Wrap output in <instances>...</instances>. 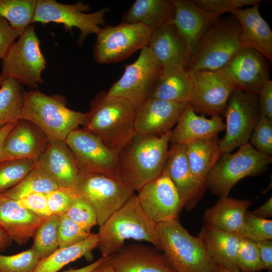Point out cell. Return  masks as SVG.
<instances>
[{
	"label": "cell",
	"mask_w": 272,
	"mask_h": 272,
	"mask_svg": "<svg viewBox=\"0 0 272 272\" xmlns=\"http://www.w3.org/2000/svg\"><path fill=\"white\" fill-rule=\"evenodd\" d=\"M136 111L128 101L101 91L91 103L83 128L118 155L136 134Z\"/></svg>",
	"instance_id": "6da1fadb"
},
{
	"label": "cell",
	"mask_w": 272,
	"mask_h": 272,
	"mask_svg": "<svg viewBox=\"0 0 272 272\" xmlns=\"http://www.w3.org/2000/svg\"><path fill=\"white\" fill-rule=\"evenodd\" d=\"M171 131L160 136L136 134L119 153V177L133 192L162 173Z\"/></svg>",
	"instance_id": "7a4b0ae2"
},
{
	"label": "cell",
	"mask_w": 272,
	"mask_h": 272,
	"mask_svg": "<svg viewBox=\"0 0 272 272\" xmlns=\"http://www.w3.org/2000/svg\"><path fill=\"white\" fill-rule=\"evenodd\" d=\"M246 47L240 27L232 15L219 17L206 28L191 50L184 71L188 74L222 69L241 49Z\"/></svg>",
	"instance_id": "3957f363"
},
{
	"label": "cell",
	"mask_w": 272,
	"mask_h": 272,
	"mask_svg": "<svg viewBox=\"0 0 272 272\" xmlns=\"http://www.w3.org/2000/svg\"><path fill=\"white\" fill-rule=\"evenodd\" d=\"M97 234V248L103 257L119 250L128 239L147 241L160 251L157 224L145 214L134 193L99 226Z\"/></svg>",
	"instance_id": "277c9868"
},
{
	"label": "cell",
	"mask_w": 272,
	"mask_h": 272,
	"mask_svg": "<svg viewBox=\"0 0 272 272\" xmlns=\"http://www.w3.org/2000/svg\"><path fill=\"white\" fill-rule=\"evenodd\" d=\"M24 97L20 119L36 124L49 140L64 141L71 132L85 124L86 113L69 109L62 95L49 96L36 89L24 90Z\"/></svg>",
	"instance_id": "5b68a950"
},
{
	"label": "cell",
	"mask_w": 272,
	"mask_h": 272,
	"mask_svg": "<svg viewBox=\"0 0 272 272\" xmlns=\"http://www.w3.org/2000/svg\"><path fill=\"white\" fill-rule=\"evenodd\" d=\"M157 232L160 251L176 272H218L200 239L191 235L178 219L157 224Z\"/></svg>",
	"instance_id": "8992f818"
},
{
	"label": "cell",
	"mask_w": 272,
	"mask_h": 272,
	"mask_svg": "<svg viewBox=\"0 0 272 272\" xmlns=\"http://www.w3.org/2000/svg\"><path fill=\"white\" fill-rule=\"evenodd\" d=\"M271 162L272 156L259 152L248 143L234 154L221 155L208 176L207 189L219 197H228L239 180L261 174Z\"/></svg>",
	"instance_id": "52a82bcc"
},
{
	"label": "cell",
	"mask_w": 272,
	"mask_h": 272,
	"mask_svg": "<svg viewBox=\"0 0 272 272\" xmlns=\"http://www.w3.org/2000/svg\"><path fill=\"white\" fill-rule=\"evenodd\" d=\"M73 189L78 196L86 200L94 208L99 226L134 193L119 176L80 171Z\"/></svg>",
	"instance_id": "ba28073f"
},
{
	"label": "cell",
	"mask_w": 272,
	"mask_h": 272,
	"mask_svg": "<svg viewBox=\"0 0 272 272\" xmlns=\"http://www.w3.org/2000/svg\"><path fill=\"white\" fill-rule=\"evenodd\" d=\"M31 24L19 36L3 60L2 74L19 84L36 90L43 80L41 74L46 61L41 52L40 41Z\"/></svg>",
	"instance_id": "9c48e42d"
},
{
	"label": "cell",
	"mask_w": 272,
	"mask_h": 272,
	"mask_svg": "<svg viewBox=\"0 0 272 272\" xmlns=\"http://www.w3.org/2000/svg\"><path fill=\"white\" fill-rule=\"evenodd\" d=\"M152 29L138 23H125L101 28L93 50L99 64L120 62L147 46Z\"/></svg>",
	"instance_id": "30bf717a"
},
{
	"label": "cell",
	"mask_w": 272,
	"mask_h": 272,
	"mask_svg": "<svg viewBox=\"0 0 272 272\" xmlns=\"http://www.w3.org/2000/svg\"><path fill=\"white\" fill-rule=\"evenodd\" d=\"M90 9V6L82 2L68 5L54 0H37L32 23L62 24L66 31L77 28L80 31L78 44L81 46L89 35L99 32L100 26L105 24L106 14L109 10L103 8L92 13H85Z\"/></svg>",
	"instance_id": "8fae6325"
},
{
	"label": "cell",
	"mask_w": 272,
	"mask_h": 272,
	"mask_svg": "<svg viewBox=\"0 0 272 272\" xmlns=\"http://www.w3.org/2000/svg\"><path fill=\"white\" fill-rule=\"evenodd\" d=\"M226 133L219 140L221 154L230 153L248 143L261 116L256 94L234 90L224 112Z\"/></svg>",
	"instance_id": "7c38bea8"
},
{
	"label": "cell",
	"mask_w": 272,
	"mask_h": 272,
	"mask_svg": "<svg viewBox=\"0 0 272 272\" xmlns=\"http://www.w3.org/2000/svg\"><path fill=\"white\" fill-rule=\"evenodd\" d=\"M162 68L149 48L145 47L134 62L125 66L122 76L107 93L128 101L137 109L149 98Z\"/></svg>",
	"instance_id": "4fadbf2b"
},
{
	"label": "cell",
	"mask_w": 272,
	"mask_h": 272,
	"mask_svg": "<svg viewBox=\"0 0 272 272\" xmlns=\"http://www.w3.org/2000/svg\"><path fill=\"white\" fill-rule=\"evenodd\" d=\"M64 141L79 171L119 176L118 155L95 134L84 128H78L71 132Z\"/></svg>",
	"instance_id": "5bb4252c"
},
{
	"label": "cell",
	"mask_w": 272,
	"mask_h": 272,
	"mask_svg": "<svg viewBox=\"0 0 272 272\" xmlns=\"http://www.w3.org/2000/svg\"><path fill=\"white\" fill-rule=\"evenodd\" d=\"M189 75L192 89L187 103L193 110L211 116L224 114L228 100L235 90L228 78L220 70H202Z\"/></svg>",
	"instance_id": "9a60e30c"
},
{
	"label": "cell",
	"mask_w": 272,
	"mask_h": 272,
	"mask_svg": "<svg viewBox=\"0 0 272 272\" xmlns=\"http://www.w3.org/2000/svg\"><path fill=\"white\" fill-rule=\"evenodd\" d=\"M138 192L140 206L152 222L157 224L178 219L183 204L177 189L165 172Z\"/></svg>",
	"instance_id": "2e32d148"
},
{
	"label": "cell",
	"mask_w": 272,
	"mask_h": 272,
	"mask_svg": "<svg viewBox=\"0 0 272 272\" xmlns=\"http://www.w3.org/2000/svg\"><path fill=\"white\" fill-rule=\"evenodd\" d=\"M270 62L255 49L244 47L220 70L231 81L235 90L257 94L269 80Z\"/></svg>",
	"instance_id": "e0dca14e"
},
{
	"label": "cell",
	"mask_w": 272,
	"mask_h": 272,
	"mask_svg": "<svg viewBox=\"0 0 272 272\" xmlns=\"http://www.w3.org/2000/svg\"><path fill=\"white\" fill-rule=\"evenodd\" d=\"M49 141L36 124L20 119L5 139L0 153V162L22 159L36 160L45 150Z\"/></svg>",
	"instance_id": "ac0fdd59"
},
{
	"label": "cell",
	"mask_w": 272,
	"mask_h": 272,
	"mask_svg": "<svg viewBox=\"0 0 272 272\" xmlns=\"http://www.w3.org/2000/svg\"><path fill=\"white\" fill-rule=\"evenodd\" d=\"M185 103L147 99L137 108V134L160 136L177 123Z\"/></svg>",
	"instance_id": "d6986e66"
},
{
	"label": "cell",
	"mask_w": 272,
	"mask_h": 272,
	"mask_svg": "<svg viewBox=\"0 0 272 272\" xmlns=\"http://www.w3.org/2000/svg\"><path fill=\"white\" fill-rule=\"evenodd\" d=\"M107 260L116 272H176L154 246L124 245Z\"/></svg>",
	"instance_id": "ffe728a7"
},
{
	"label": "cell",
	"mask_w": 272,
	"mask_h": 272,
	"mask_svg": "<svg viewBox=\"0 0 272 272\" xmlns=\"http://www.w3.org/2000/svg\"><path fill=\"white\" fill-rule=\"evenodd\" d=\"M163 171L177 189L183 208L187 211L193 209L204 193L190 170L185 145L171 144Z\"/></svg>",
	"instance_id": "44dd1931"
},
{
	"label": "cell",
	"mask_w": 272,
	"mask_h": 272,
	"mask_svg": "<svg viewBox=\"0 0 272 272\" xmlns=\"http://www.w3.org/2000/svg\"><path fill=\"white\" fill-rule=\"evenodd\" d=\"M147 47L163 67L184 69L188 49L173 23L152 29Z\"/></svg>",
	"instance_id": "7402d4cb"
},
{
	"label": "cell",
	"mask_w": 272,
	"mask_h": 272,
	"mask_svg": "<svg viewBox=\"0 0 272 272\" xmlns=\"http://www.w3.org/2000/svg\"><path fill=\"white\" fill-rule=\"evenodd\" d=\"M35 167L44 171L59 187L73 188L79 170L74 158L64 141L49 140Z\"/></svg>",
	"instance_id": "603a6c76"
},
{
	"label": "cell",
	"mask_w": 272,
	"mask_h": 272,
	"mask_svg": "<svg viewBox=\"0 0 272 272\" xmlns=\"http://www.w3.org/2000/svg\"><path fill=\"white\" fill-rule=\"evenodd\" d=\"M42 220L17 200L0 195V227L12 241L19 245L25 244L33 237Z\"/></svg>",
	"instance_id": "cb8c5ba5"
},
{
	"label": "cell",
	"mask_w": 272,
	"mask_h": 272,
	"mask_svg": "<svg viewBox=\"0 0 272 272\" xmlns=\"http://www.w3.org/2000/svg\"><path fill=\"white\" fill-rule=\"evenodd\" d=\"M225 128L221 116H213L211 118L198 116L186 103L175 127L171 131L169 143L186 145L197 139L217 136Z\"/></svg>",
	"instance_id": "d4e9b609"
},
{
	"label": "cell",
	"mask_w": 272,
	"mask_h": 272,
	"mask_svg": "<svg viewBox=\"0 0 272 272\" xmlns=\"http://www.w3.org/2000/svg\"><path fill=\"white\" fill-rule=\"evenodd\" d=\"M259 5L231 11L237 21L246 47L255 49L272 60V31L259 11Z\"/></svg>",
	"instance_id": "484cf974"
},
{
	"label": "cell",
	"mask_w": 272,
	"mask_h": 272,
	"mask_svg": "<svg viewBox=\"0 0 272 272\" xmlns=\"http://www.w3.org/2000/svg\"><path fill=\"white\" fill-rule=\"evenodd\" d=\"M173 2L175 7L173 23L185 40L189 55L208 26L220 16L201 9L192 0H173Z\"/></svg>",
	"instance_id": "4316f807"
},
{
	"label": "cell",
	"mask_w": 272,
	"mask_h": 272,
	"mask_svg": "<svg viewBox=\"0 0 272 272\" xmlns=\"http://www.w3.org/2000/svg\"><path fill=\"white\" fill-rule=\"evenodd\" d=\"M198 237L218 265L238 267L237 255L242 237L212 226H202Z\"/></svg>",
	"instance_id": "83f0119b"
},
{
	"label": "cell",
	"mask_w": 272,
	"mask_h": 272,
	"mask_svg": "<svg viewBox=\"0 0 272 272\" xmlns=\"http://www.w3.org/2000/svg\"><path fill=\"white\" fill-rule=\"evenodd\" d=\"M252 203L248 199L220 197L213 206L206 209L202 219L206 224L239 235L247 210Z\"/></svg>",
	"instance_id": "f1b7e54d"
},
{
	"label": "cell",
	"mask_w": 272,
	"mask_h": 272,
	"mask_svg": "<svg viewBox=\"0 0 272 272\" xmlns=\"http://www.w3.org/2000/svg\"><path fill=\"white\" fill-rule=\"evenodd\" d=\"M188 165L199 187L204 193L208 176L221 153L217 136L202 138L185 145Z\"/></svg>",
	"instance_id": "f546056e"
},
{
	"label": "cell",
	"mask_w": 272,
	"mask_h": 272,
	"mask_svg": "<svg viewBox=\"0 0 272 272\" xmlns=\"http://www.w3.org/2000/svg\"><path fill=\"white\" fill-rule=\"evenodd\" d=\"M174 15L173 0H136L121 22L141 23L153 29L173 23Z\"/></svg>",
	"instance_id": "4dcf8cb0"
},
{
	"label": "cell",
	"mask_w": 272,
	"mask_h": 272,
	"mask_svg": "<svg viewBox=\"0 0 272 272\" xmlns=\"http://www.w3.org/2000/svg\"><path fill=\"white\" fill-rule=\"evenodd\" d=\"M192 89L191 78L184 70L162 67L149 98L186 103Z\"/></svg>",
	"instance_id": "1f68e13d"
},
{
	"label": "cell",
	"mask_w": 272,
	"mask_h": 272,
	"mask_svg": "<svg viewBox=\"0 0 272 272\" xmlns=\"http://www.w3.org/2000/svg\"><path fill=\"white\" fill-rule=\"evenodd\" d=\"M97 233H91L85 240L76 244L58 248L47 257L41 259L33 272H57L66 265L81 258L88 256L97 248Z\"/></svg>",
	"instance_id": "d6a6232c"
},
{
	"label": "cell",
	"mask_w": 272,
	"mask_h": 272,
	"mask_svg": "<svg viewBox=\"0 0 272 272\" xmlns=\"http://www.w3.org/2000/svg\"><path fill=\"white\" fill-rule=\"evenodd\" d=\"M24 92L21 85L10 78H7L1 85L0 128L20 119Z\"/></svg>",
	"instance_id": "836d02e7"
},
{
	"label": "cell",
	"mask_w": 272,
	"mask_h": 272,
	"mask_svg": "<svg viewBox=\"0 0 272 272\" xmlns=\"http://www.w3.org/2000/svg\"><path fill=\"white\" fill-rule=\"evenodd\" d=\"M37 0H0V17L20 35L32 23Z\"/></svg>",
	"instance_id": "e575fe53"
},
{
	"label": "cell",
	"mask_w": 272,
	"mask_h": 272,
	"mask_svg": "<svg viewBox=\"0 0 272 272\" xmlns=\"http://www.w3.org/2000/svg\"><path fill=\"white\" fill-rule=\"evenodd\" d=\"M58 187L44 171L35 167L18 184L2 195L17 200L31 193H47Z\"/></svg>",
	"instance_id": "d590c367"
},
{
	"label": "cell",
	"mask_w": 272,
	"mask_h": 272,
	"mask_svg": "<svg viewBox=\"0 0 272 272\" xmlns=\"http://www.w3.org/2000/svg\"><path fill=\"white\" fill-rule=\"evenodd\" d=\"M59 216L51 215L43 218L36 230L31 247L41 260L59 248L58 225Z\"/></svg>",
	"instance_id": "8d00e7d4"
},
{
	"label": "cell",
	"mask_w": 272,
	"mask_h": 272,
	"mask_svg": "<svg viewBox=\"0 0 272 272\" xmlns=\"http://www.w3.org/2000/svg\"><path fill=\"white\" fill-rule=\"evenodd\" d=\"M35 160L15 159L0 162V195L18 184L35 167Z\"/></svg>",
	"instance_id": "74e56055"
},
{
	"label": "cell",
	"mask_w": 272,
	"mask_h": 272,
	"mask_svg": "<svg viewBox=\"0 0 272 272\" xmlns=\"http://www.w3.org/2000/svg\"><path fill=\"white\" fill-rule=\"evenodd\" d=\"M239 235L254 242L272 239V220L256 217L247 211Z\"/></svg>",
	"instance_id": "f35d334b"
},
{
	"label": "cell",
	"mask_w": 272,
	"mask_h": 272,
	"mask_svg": "<svg viewBox=\"0 0 272 272\" xmlns=\"http://www.w3.org/2000/svg\"><path fill=\"white\" fill-rule=\"evenodd\" d=\"M40 260L32 248L14 255L0 254V272H33Z\"/></svg>",
	"instance_id": "ab89813d"
},
{
	"label": "cell",
	"mask_w": 272,
	"mask_h": 272,
	"mask_svg": "<svg viewBox=\"0 0 272 272\" xmlns=\"http://www.w3.org/2000/svg\"><path fill=\"white\" fill-rule=\"evenodd\" d=\"M74 223L87 232L97 225V216L92 205L77 195L65 213Z\"/></svg>",
	"instance_id": "60d3db41"
},
{
	"label": "cell",
	"mask_w": 272,
	"mask_h": 272,
	"mask_svg": "<svg viewBox=\"0 0 272 272\" xmlns=\"http://www.w3.org/2000/svg\"><path fill=\"white\" fill-rule=\"evenodd\" d=\"M237 265L241 272L263 270L256 243L242 238L237 255Z\"/></svg>",
	"instance_id": "b9f144b4"
},
{
	"label": "cell",
	"mask_w": 272,
	"mask_h": 272,
	"mask_svg": "<svg viewBox=\"0 0 272 272\" xmlns=\"http://www.w3.org/2000/svg\"><path fill=\"white\" fill-rule=\"evenodd\" d=\"M72 221L65 214L59 216L58 238L59 248L70 246L78 243L90 234Z\"/></svg>",
	"instance_id": "7bdbcfd3"
},
{
	"label": "cell",
	"mask_w": 272,
	"mask_h": 272,
	"mask_svg": "<svg viewBox=\"0 0 272 272\" xmlns=\"http://www.w3.org/2000/svg\"><path fill=\"white\" fill-rule=\"evenodd\" d=\"M250 144L259 152L272 155V120L261 116L252 131Z\"/></svg>",
	"instance_id": "ee69618b"
},
{
	"label": "cell",
	"mask_w": 272,
	"mask_h": 272,
	"mask_svg": "<svg viewBox=\"0 0 272 272\" xmlns=\"http://www.w3.org/2000/svg\"><path fill=\"white\" fill-rule=\"evenodd\" d=\"M201 9L214 13L219 16L222 14L244 6L259 5L261 0H192Z\"/></svg>",
	"instance_id": "f6af8a7d"
},
{
	"label": "cell",
	"mask_w": 272,
	"mask_h": 272,
	"mask_svg": "<svg viewBox=\"0 0 272 272\" xmlns=\"http://www.w3.org/2000/svg\"><path fill=\"white\" fill-rule=\"evenodd\" d=\"M48 208L51 215L65 214L77 197L73 188L58 187L46 193Z\"/></svg>",
	"instance_id": "bcb514c9"
},
{
	"label": "cell",
	"mask_w": 272,
	"mask_h": 272,
	"mask_svg": "<svg viewBox=\"0 0 272 272\" xmlns=\"http://www.w3.org/2000/svg\"><path fill=\"white\" fill-rule=\"evenodd\" d=\"M17 201L22 207L42 219L51 215L48 208L46 193H31Z\"/></svg>",
	"instance_id": "7dc6e473"
},
{
	"label": "cell",
	"mask_w": 272,
	"mask_h": 272,
	"mask_svg": "<svg viewBox=\"0 0 272 272\" xmlns=\"http://www.w3.org/2000/svg\"><path fill=\"white\" fill-rule=\"evenodd\" d=\"M19 34L0 17V59H4Z\"/></svg>",
	"instance_id": "c3c4849f"
},
{
	"label": "cell",
	"mask_w": 272,
	"mask_h": 272,
	"mask_svg": "<svg viewBox=\"0 0 272 272\" xmlns=\"http://www.w3.org/2000/svg\"><path fill=\"white\" fill-rule=\"evenodd\" d=\"M257 95L261 115L272 120V81L269 79L265 83Z\"/></svg>",
	"instance_id": "681fc988"
},
{
	"label": "cell",
	"mask_w": 272,
	"mask_h": 272,
	"mask_svg": "<svg viewBox=\"0 0 272 272\" xmlns=\"http://www.w3.org/2000/svg\"><path fill=\"white\" fill-rule=\"evenodd\" d=\"M258 247L263 269L272 271V241L265 240L255 242Z\"/></svg>",
	"instance_id": "f907efd6"
},
{
	"label": "cell",
	"mask_w": 272,
	"mask_h": 272,
	"mask_svg": "<svg viewBox=\"0 0 272 272\" xmlns=\"http://www.w3.org/2000/svg\"><path fill=\"white\" fill-rule=\"evenodd\" d=\"M254 216L267 219L272 216V197H270L262 205L251 212Z\"/></svg>",
	"instance_id": "816d5d0a"
},
{
	"label": "cell",
	"mask_w": 272,
	"mask_h": 272,
	"mask_svg": "<svg viewBox=\"0 0 272 272\" xmlns=\"http://www.w3.org/2000/svg\"><path fill=\"white\" fill-rule=\"evenodd\" d=\"M107 257L102 256L92 263L83 267L78 268H70L62 272H93L106 259Z\"/></svg>",
	"instance_id": "f5cc1de1"
},
{
	"label": "cell",
	"mask_w": 272,
	"mask_h": 272,
	"mask_svg": "<svg viewBox=\"0 0 272 272\" xmlns=\"http://www.w3.org/2000/svg\"><path fill=\"white\" fill-rule=\"evenodd\" d=\"M16 122L17 121L7 124L0 128V153L7 136L13 128Z\"/></svg>",
	"instance_id": "db71d44e"
},
{
	"label": "cell",
	"mask_w": 272,
	"mask_h": 272,
	"mask_svg": "<svg viewBox=\"0 0 272 272\" xmlns=\"http://www.w3.org/2000/svg\"><path fill=\"white\" fill-rule=\"evenodd\" d=\"M12 241L5 231L0 227V251L10 246Z\"/></svg>",
	"instance_id": "11a10c76"
},
{
	"label": "cell",
	"mask_w": 272,
	"mask_h": 272,
	"mask_svg": "<svg viewBox=\"0 0 272 272\" xmlns=\"http://www.w3.org/2000/svg\"><path fill=\"white\" fill-rule=\"evenodd\" d=\"M108 257L94 272H116L108 262Z\"/></svg>",
	"instance_id": "9f6ffc18"
},
{
	"label": "cell",
	"mask_w": 272,
	"mask_h": 272,
	"mask_svg": "<svg viewBox=\"0 0 272 272\" xmlns=\"http://www.w3.org/2000/svg\"><path fill=\"white\" fill-rule=\"evenodd\" d=\"M218 272H241L238 267H227L218 265Z\"/></svg>",
	"instance_id": "6f0895ef"
},
{
	"label": "cell",
	"mask_w": 272,
	"mask_h": 272,
	"mask_svg": "<svg viewBox=\"0 0 272 272\" xmlns=\"http://www.w3.org/2000/svg\"><path fill=\"white\" fill-rule=\"evenodd\" d=\"M6 78L7 77L1 73L0 75V86Z\"/></svg>",
	"instance_id": "680465c9"
},
{
	"label": "cell",
	"mask_w": 272,
	"mask_h": 272,
	"mask_svg": "<svg viewBox=\"0 0 272 272\" xmlns=\"http://www.w3.org/2000/svg\"><path fill=\"white\" fill-rule=\"evenodd\" d=\"M94 272V271H93Z\"/></svg>",
	"instance_id": "91938a15"
}]
</instances>
